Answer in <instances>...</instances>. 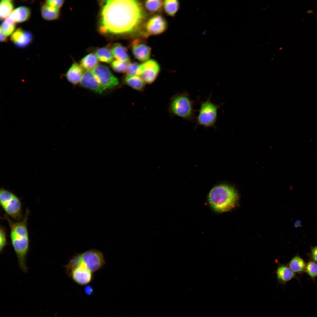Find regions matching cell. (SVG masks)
<instances>
[{
  "mask_svg": "<svg viewBox=\"0 0 317 317\" xmlns=\"http://www.w3.org/2000/svg\"><path fill=\"white\" fill-rule=\"evenodd\" d=\"M145 17L138 1L107 0L102 7L100 30L103 33L129 34L139 29Z\"/></svg>",
  "mask_w": 317,
  "mask_h": 317,
  "instance_id": "cell-1",
  "label": "cell"
},
{
  "mask_svg": "<svg viewBox=\"0 0 317 317\" xmlns=\"http://www.w3.org/2000/svg\"><path fill=\"white\" fill-rule=\"evenodd\" d=\"M28 214L29 211L27 210L23 219L17 222L13 221L8 216L5 215V218L8 221L10 227L11 240L17 257L19 266L24 272H26L28 270L26 257L29 245L27 226Z\"/></svg>",
  "mask_w": 317,
  "mask_h": 317,
  "instance_id": "cell-2",
  "label": "cell"
},
{
  "mask_svg": "<svg viewBox=\"0 0 317 317\" xmlns=\"http://www.w3.org/2000/svg\"><path fill=\"white\" fill-rule=\"evenodd\" d=\"M238 198L235 189L225 184L214 187L210 191L208 196V202L211 208L219 213L227 212L233 208Z\"/></svg>",
  "mask_w": 317,
  "mask_h": 317,
  "instance_id": "cell-3",
  "label": "cell"
},
{
  "mask_svg": "<svg viewBox=\"0 0 317 317\" xmlns=\"http://www.w3.org/2000/svg\"><path fill=\"white\" fill-rule=\"evenodd\" d=\"M194 103L187 92H183L176 95L172 98L170 104V110L174 116L192 121L195 117Z\"/></svg>",
  "mask_w": 317,
  "mask_h": 317,
  "instance_id": "cell-4",
  "label": "cell"
},
{
  "mask_svg": "<svg viewBox=\"0 0 317 317\" xmlns=\"http://www.w3.org/2000/svg\"><path fill=\"white\" fill-rule=\"evenodd\" d=\"M0 203L7 216L17 221L23 217L20 199L13 193L4 188L0 190Z\"/></svg>",
  "mask_w": 317,
  "mask_h": 317,
  "instance_id": "cell-5",
  "label": "cell"
},
{
  "mask_svg": "<svg viewBox=\"0 0 317 317\" xmlns=\"http://www.w3.org/2000/svg\"><path fill=\"white\" fill-rule=\"evenodd\" d=\"M210 95L205 100L200 102L199 112L196 118L198 125L205 127L214 126L220 105L216 104L211 100Z\"/></svg>",
  "mask_w": 317,
  "mask_h": 317,
  "instance_id": "cell-6",
  "label": "cell"
},
{
  "mask_svg": "<svg viewBox=\"0 0 317 317\" xmlns=\"http://www.w3.org/2000/svg\"><path fill=\"white\" fill-rule=\"evenodd\" d=\"M92 72L96 80L105 90L117 86L119 82L118 78L106 65H98Z\"/></svg>",
  "mask_w": 317,
  "mask_h": 317,
  "instance_id": "cell-7",
  "label": "cell"
},
{
  "mask_svg": "<svg viewBox=\"0 0 317 317\" xmlns=\"http://www.w3.org/2000/svg\"><path fill=\"white\" fill-rule=\"evenodd\" d=\"M79 263H84L92 272L100 269L105 263L103 254L96 249H91L76 255Z\"/></svg>",
  "mask_w": 317,
  "mask_h": 317,
  "instance_id": "cell-8",
  "label": "cell"
},
{
  "mask_svg": "<svg viewBox=\"0 0 317 317\" xmlns=\"http://www.w3.org/2000/svg\"><path fill=\"white\" fill-rule=\"evenodd\" d=\"M160 69V65L154 59L149 60L140 64L138 75L146 83L151 84L156 79Z\"/></svg>",
  "mask_w": 317,
  "mask_h": 317,
  "instance_id": "cell-9",
  "label": "cell"
},
{
  "mask_svg": "<svg viewBox=\"0 0 317 317\" xmlns=\"http://www.w3.org/2000/svg\"><path fill=\"white\" fill-rule=\"evenodd\" d=\"M68 274L75 282L81 285L89 283L92 278V272L82 262L79 263Z\"/></svg>",
  "mask_w": 317,
  "mask_h": 317,
  "instance_id": "cell-10",
  "label": "cell"
},
{
  "mask_svg": "<svg viewBox=\"0 0 317 317\" xmlns=\"http://www.w3.org/2000/svg\"><path fill=\"white\" fill-rule=\"evenodd\" d=\"M167 23L166 19L160 15H154L148 20L145 25L146 36L156 35L166 30Z\"/></svg>",
  "mask_w": 317,
  "mask_h": 317,
  "instance_id": "cell-11",
  "label": "cell"
},
{
  "mask_svg": "<svg viewBox=\"0 0 317 317\" xmlns=\"http://www.w3.org/2000/svg\"><path fill=\"white\" fill-rule=\"evenodd\" d=\"M131 49L134 56L139 61L144 62L149 60L151 48L141 40L133 41L131 43Z\"/></svg>",
  "mask_w": 317,
  "mask_h": 317,
  "instance_id": "cell-12",
  "label": "cell"
},
{
  "mask_svg": "<svg viewBox=\"0 0 317 317\" xmlns=\"http://www.w3.org/2000/svg\"><path fill=\"white\" fill-rule=\"evenodd\" d=\"M80 82L82 87L99 94L102 93L104 90L90 70L84 72Z\"/></svg>",
  "mask_w": 317,
  "mask_h": 317,
  "instance_id": "cell-13",
  "label": "cell"
},
{
  "mask_svg": "<svg viewBox=\"0 0 317 317\" xmlns=\"http://www.w3.org/2000/svg\"><path fill=\"white\" fill-rule=\"evenodd\" d=\"M279 284L284 285L294 278H296V274L290 269L287 264H279L276 271Z\"/></svg>",
  "mask_w": 317,
  "mask_h": 317,
  "instance_id": "cell-14",
  "label": "cell"
},
{
  "mask_svg": "<svg viewBox=\"0 0 317 317\" xmlns=\"http://www.w3.org/2000/svg\"><path fill=\"white\" fill-rule=\"evenodd\" d=\"M83 68L77 63H74L63 76L71 84H78L84 74Z\"/></svg>",
  "mask_w": 317,
  "mask_h": 317,
  "instance_id": "cell-15",
  "label": "cell"
},
{
  "mask_svg": "<svg viewBox=\"0 0 317 317\" xmlns=\"http://www.w3.org/2000/svg\"><path fill=\"white\" fill-rule=\"evenodd\" d=\"M30 15L31 11L28 7L21 6L14 10L6 19L15 23H21L28 20Z\"/></svg>",
  "mask_w": 317,
  "mask_h": 317,
  "instance_id": "cell-16",
  "label": "cell"
},
{
  "mask_svg": "<svg viewBox=\"0 0 317 317\" xmlns=\"http://www.w3.org/2000/svg\"><path fill=\"white\" fill-rule=\"evenodd\" d=\"M32 38V35L30 32L21 30L18 31L15 34L14 43L18 48H23L30 43Z\"/></svg>",
  "mask_w": 317,
  "mask_h": 317,
  "instance_id": "cell-17",
  "label": "cell"
},
{
  "mask_svg": "<svg viewBox=\"0 0 317 317\" xmlns=\"http://www.w3.org/2000/svg\"><path fill=\"white\" fill-rule=\"evenodd\" d=\"M290 269L296 274L305 272L306 263L299 255L293 257L287 264Z\"/></svg>",
  "mask_w": 317,
  "mask_h": 317,
  "instance_id": "cell-18",
  "label": "cell"
},
{
  "mask_svg": "<svg viewBox=\"0 0 317 317\" xmlns=\"http://www.w3.org/2000/svg\"><path fill=\"white\" fill-rule=\"evenodd\" d=\"M111 50L113 57L116 60L124 62H130L127 49L121 44L118 43L115 44Z\"/></svg>",
  "mask_w": 317,
  "mask_h": 317,
  "instance_id": "cell-19",
  "label": "cell"
},
{
  "mask_svg": "<svg viewBox=\"0 0 317 317\" xmlns=\"http://www.w3.org/2000/svg\"><path fill=\"white\" fill-rule=\"evenodd\" d=\"M125 84L132 88L139 91L142 90L144 88L145 83L139 76L126 75L123 80Z\"/></svg>",
  "mask_w": 317,
  "mask_h": 317,
  "instance_id": "cell-20",
  "label": "cell"
},
{
  "mask_svg": "<svg viewBox=\"0 0 317 317\" xmlns=\"http://www.w3.org/2000/svg\"><path fill=\"white\" fill-rule=\"evenodd\" d=\"M43 18L47 20H53L58 19L59 16V9L51 6L45 3L41 9Z\"/></svg>",
  "mask_w": 317,
  "mask_h": 317,
  "instance_id": "cell-21",
  "label": "cell"
},
{
  "mask_svg": "<svg viewBox=\"0 0 317 317\" xmlns=\"http://www.w3.org/2000/svg\"><path fill=\"white\" fill-rule=\"evenodd\" d=\"M98 60L95 54L92 53L89 54L85 56L81 60V66L83 69L87 71L93 70L98 65Z\"/></svg>",
  "mask_w": 317,
  "mask_h": 317,
  "instance_id": "cell-22",
  "label": "cell"
},
{
  "mask_svg": "<svg viewBox=\"0 0 317 317\" xmlns=\"http://www.w3.org/2000/svg\"><path fill=\"white\" fill-rule=\"evenodd\" d=\"M180 7V3L178 0H166L163 1V7L166 13L171 16H175Z\"/></svg>",
  "mask_w": 317,
  "mask_h": 317,
  "instance_id": "cell-23",
  "label": "cell"
},
{
  "mask_svg": "<svg viewBox=\"0 0 317 317\" xmlns=\"http://www.w3.org/2000/svg\"><path fill=\"white\" fill-rule=\"evenodd\" d=\"M95 55L98 60L102 62L110 63L112 62L113 56L111 50L107 48H99L95 51Z\"/></svg>",
  "mask_w": 317,
  "mask_h": 317,
  "instance_id": "cell-24",
  "label": "cell"
},
{
  "mask_svg": "<svg viewBox=\"0 0 317 317\" xmlns=\"http://www.w3.org/2000/svg\"><path fill=\"white\" fill-rule=\"evenodd\" d=\"M14 7L12 0H3L1 1L0 5V17L3 20L8 16L11 13Z\"/></svg>",
  "mask_w": 317,
  "mask_h": 317,
  "instance_id": "cell-25",
  "label": "cell"
},
{
  "mask_svg": "<svg viewBox=\"0 0 317 317\" xmlns=\"http://www.w3.org/2000/svg\"><path fill=\"white\" fill-rule=\"evenodd\" d=\"M163 1L161 0H147L144 4L146 9L150 13L160 11L163 6Z\"/></svg>",
  "mask_w": 317,
  "mask_h": 317,
  "instance_id": "cell-26",
  "label": "cell"
},
{
  "mask_svg": "<svg viewBox=\"0 0 317 317\" xmlns=\"http://www.w3.org/2000/svg\"><path fill=\"white\" fill-rule=\"evenodd\" d=\"M305 272L314 282L317 277V263L311 260L306 263Z\"/></svg>",
  "mask_w": 317,
  "mask_h": 317,
  "instance_id": "cell-27",
  "label": "cell"
},
{
  "mask_svg": "<svg viewBox=\"0 0 317 317\" xmlns=\"http://www.w3.org/2000/svg\"><path fill=\"white\" fill-rule=\"evenodd\" d=\"M16 27L15 23L6 20L3 22L0 27V33L7 37L14 31Z\"/></svg>",
  "mask_w": 317,
  "mask_h": 317,
  "instance_id": "cell-28",
  "label": "cell"
},
{
  "mask_svg": "<svg viewBox=\"0 0 317 317\" xmlns=\"http://www.w3.org/2000/svg\"><path fill=\"white\" fill-rule=\"evenodd\" d=\"M130 62H124L116 60L112 62L111 67L113 70L116 72H125Z\"/></svg>",
  "mask_w": 317,
  "mask_h": 317,
  "instance_id": "cell-29",
  "label": "cell"
},
{
  "mask_svg": "<svg viewBox=\"0 0 317 317\" xmlns=\"http://www.w3.org/2000/svg\"><path fill=\"white\" fill-rule=\"evenodd\" d=\"M139 65L140 64L136 63L130 62L125 72L126 75H138V70Z\"/></svg>",
  "mask_w": 317,
  "mask_h": 317,
  "instance_id": "cell-30",
  "label": "cell"
},
{
  "mask_svg": "<svg viewBox=\"0 0 317 317\" xmlns=\"http://www.w3.org/2000/svg\"><path fill=\"white\" fill-rule=\"evenodd\" d=\"M7 244V237L5 228L1 226L0 229V252L1 253Z\"/></svg>",
  "mask_w": 317,
  "mask_h": 317,
  "instance_id": "cell-31",
  "label": "cell"
},
{
  "mask_svg": "<svg viewBox=\"0 0 317 317\" xmlns=\"http://www.w3.org/2000/svg\"><path fill=\"white\" fill-rule=\"evenodd\" d=\"M45 3L51 6L59 9L63 5L64 3V1L62 0H49L46 1Z\"/></svg>",
  "mask_w": 317,
  "mask_h": 317,
  "instance_id": "cell-32",
  "label": "cell"
},
{
  "mask_svg": "<svg viewBox=\"0 0 317 317\" xmlns=\"http://www.w3.org/2000/svg\"><path fill=\"white\" fill-rule=\"evenodd\" d=\"M308 256L311 260L317 263V245L311 247L310 251L308 254Z\"/></svg>",
  "mask_w": 317,
  "mask_h": 317,
  "instance_id": "cell-33",
  "label": "cell"
},
{
  "mask_svg": "<svg viewBox=\"0 0 317 317\" xmlns=\"http://www.w3.org/2000/svg\"><path fill=\"white\" fill-rule=\"evenodd\" d=\"M294 225L296 227H301V221L299 220H296L294 222Z\"/></svg>",
  "mask_w": 317,
  "mask_h": 317,
  "instance_id": "cell-34",
  "label": "cell"
},
{
  "mask_svg": "<svg viewBox=\"0 0 317 317\" xmlns=\"http://www.w3.org/2000/svg\"><path fill=\"white\" fill-rule=\"evenodd\" d=\"M0 41L1 42H5L7 41V37L0 33Z\"/></svg>",
  "mask_w": 317,
  "mask_h": 317,
  "instance_id": "cell-35",
  "label": "cell"
}]
</instances>
